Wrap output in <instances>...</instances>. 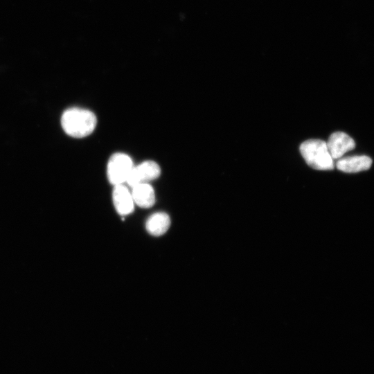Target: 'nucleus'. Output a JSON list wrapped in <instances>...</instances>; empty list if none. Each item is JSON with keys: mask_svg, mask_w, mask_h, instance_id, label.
I'll use <instances>...</instances> for the list:
<instances>
[{"mask_svg": "<svg viewBox=\"0 0 374 374\" xmlns=\"http://www.w3.org/2000/svg\"><path fill=\"white\" fill-rule=\"evenodd\" d=\"M96 123V117L92 112L79 107L66 109L61 118L62 127L65 133L75 138L89 135L94 130Z\"/></svg>", "mask_w": 374, "mask_h": 374, "instance_id": "f257e3e1", "label": "nucleus"}, {"mask_svg": "<svg viewBox=\"0 0 374 374\" xmlns=\"http://www.w3.org/2000/svg\"><path fill=\"white\" fill-rule=\"evenodd\" d=\"M300 152L308 166L319 170H332L335 167L326 142L319 139H310L300 146Z\"/></svg>", "mask_w": 374, "mask_h": 374, "instance_id": "f03ea898", "label": "nucleus"}, {"mask_svg": "<svg viewBox=\"0 0 374 374\" xmlns=\"http://www.w3.org/2000/svg\"><path fill=\"white\" fill-rule=\"evenodd\" d=\"M134 167L132 159L123 153L113 154L107 163V175L114 186L123 184Z\"/></svg>", "mask_w": 374, "mask_h": 374, "instance_id": "7ed1b4c3", "label": "nucleus"}, {"mask_svg": "<svg viewBox=\"0 0 374 374\" xmlns=\"http://www.w3.org/2000/svg\"><path fill=\"white\" fill-rule=\"evenodd\" d=\"M161 169L154 161H145L132 168L126 183L130 188L141 184L148 183L159 177Z\"/></svg>", "mask_w": 374, "mask_h": 374, "instance_id": "20e7f679", "label": "nucleus"}, {"mask_svg": "<svg viewBox=\"0 0 374 374\" xmlns=\"http://www.w3.org/2000/svg\"><path fill=\"white\" fill-rule=\"evenodd\" d=\"M326 144L333 159L341 158L344 154L355 148L354 140L342 132L332 133Z\"/></svg>", "mask_w": 374, "mask_h": 374, "instance_id": "39448f33", "label": "nucleus"}, {"mask_svg": "<svg viewBox=\"0 0 374 374\" xmlns=\"http://www.w3.org/2000/svg\"><path fill=\"white\" fill-rule=\"evenodd\" d=\"M112 199L116 211L121 215L130 214L134 207L132 192L123 184L114 186Z\"/></svg>", "mask_w": 374, "mask_h": 374, "instance_id": "423d86ee", "label": "nucleus"}, {"mask_svg": "<svg viewBox=\"0 0 374 374\" xmlns=\"http://www.w3.org/2000/svg\"><path fill=\"white\" fill-rule=\"evenodd\" d=\"M371 165L372 159L366 155L341 157L336 163L338 170L349 173L367 170Z\"/></svg>", "mask_w": 374, "mask_h": 374, "instance_id": "0eeeda50", "label": "nucleus"}, {"mask_svg": "<svg viewBox=\"0 0 374 374\" xmlns=\"http://www.w3.org/2000/svg\"><path fill=\"white\" fill-rule=\"evenodd\" d=\"M131 192L134 204L141 208H150L155 202L154 189L148 183H141L134 186Z\"/></svg>", "mask_w": 374, "mask_h": 374, "instance_id": "6e6552de", "label": "nucleus"}, {"mask_svg": "<svg viewBox=\"0 0 374 374\" xmlns=\"http://www.w3.org/2000/svg\"><path fill=\"white\" fill-rule=\"evenodd\" d=\"M170 225L169 216L163 212L152 214L146 221L145 227L148 232L154 236L164 234Z\"/></svg>", "mask_w": 374, "mask_h": 374, "instance_id": "1a4fd4ad", "label": "nucleus"}]
</instances>
